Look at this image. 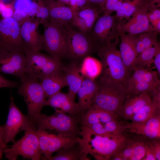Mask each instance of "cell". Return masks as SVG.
Returning <instances> with one entry per match:
<instances>
[{"instance_id": "4", "label": "cell", "mask_w": 160, "mask_h": 160, "mask_svg": "<svg viewBox=\"0 0 160 160\" xmlns=\"http://www.w3.org/2000/svg\"><path fill=\"white\" fill-rule=\"evenodd\" d=\"M117 45L108 44L103 46L97 51V55L102 67L99 79L114 81L124 85L129 75Z\"/></svg>"}, {"instance_id": "18", "label": "cell", "mask_w": 160, "mask_h": 160, "mask_svg": "<svg viewBox=\"0 0 160 160\" xmlns=\"http://www.w3.org/2000/svg\"><path fill=\"white\" fill-rule=\"evenodd\" d=\"M48 9L49 21L58 25L67 27L72 22L74 12L68 5L60 3L56 0H44Z\"/></svg>"}, {"instance_id": "3", "label": "cell", "mask_w": 160, "mask_h": 160, "mask_svg": "<svg viewBox=\"0 0 160 160\" xmlns=\"http://www.w3.org/2000/svg\"><path fill=\"white\" fill-rule=\"evenodd\" d=\"M98 88L92 106L118 115L127 97L124 86L111 80L99 79Z\"/></svg>"}, {"instance_id": "51", "label": "cell", "mask_w": 160, "mask_h": 160, "mask_svg": "<svg viewBox=\"0 0 160 160\" xmlns=\"http://www.w3.org/2000/svg\"><path fill=\"white\" fill-rule=\"evenodd\" d=\"M5 148L0 146V160L2 158V155L4 153Z\"/></svg>"}, {"instance_id": "16", "label": "cell", "mask_w": 160, "mask_h": 160, "mask_svg": "<svg viewBox=\"0 0 160 160\" xmlns=\"http://www.w3.org/2000/svg\"><path fill=\"white\" fill-rule=\"evenodd\" d=\"M40 24L37 19L32 18L20 25V32L25 45L30 49L39 51L43 50V37L39 27Z\"/></svg>"}, {"instance_id": "41", "label": "cell", "mask_w": 160, "mask_h": 160, "mask_svg": "<svg viewBox=\"0 0 160 160\" xmlns=\"http://www.w3.org/2000/svg\"><path fill=\"white\" fill-rule=\"evenodd\" d=\"M1 2V14L3 18L12 17L14 12L13 6L11 4H5Z\"/></svg>"}, {"instance_id": "31", "label": "cell", "mask_w": 160, "mask_h": 160, "mask_svg": "<svg viewBox=\"0 0 160 160\" xmlns=\"http://www.w3.org/2000/svg\"><path fill=\"white\" fill-rule=\"evenodd\" d=\"M159 114L160 104L151 100V102L143 107L130 120L132 122H144Z\"/></svg>"}, {"instance_id": "11", "label": "cell", "mask_w": 160, "mask_h": 160, "mask_svg": "<svg viewBox=\"0 0 160 160\" xmlns=\"http://www.w3.org/2000/svg\"><path fill=\"white\" fill-rule=\"evenodd\" d=\"M20 27L12 17L0 20V49L23 52L25 44L21 36Z\"/></svg>"}, {"instance_id": "30", "label": "cell", "mask_w": 160, "mask_h": 160, "mask_svg": "<svg viewBox=\"0 0 160 160\" xmlns=\"http://www.w3.org/2000/svg\"><path fill=\"white\" fill-rule=\"evenodd\" d=\"M102 69L100 61L91 55L85 57L79 64L80 72L84 79L95 80L100 75Z\"/></svg>"}, {"instance_id": "17", "label": "cell", "mask_w": 160, "mask_h": 160, "mask_svg": "<svg viewBox=\"0 0 160 160\" xmlns=\"http://www.w3.org/2000/svg\"><path fill=\"white\" fill-rule=\"evenodd\" d=\"M121 42L119 52L121 57L129 76L133 73L135 67L138 55L135 47L137 35L119 33Z\"/></svg>"}, {"instance_id": "23", "label": "cell", "mask_w": 160, "mask_h": 160, "mask_svg": "<svg viewBox=\"0 0 160 160\" xmlns=\"http://www.w3.org/2000/svg\"><path fill=\"white\" fill-rule=\"evenodd\" d=\"M151 101V98L148 92H143L135 97L126 99L118 115L125 120H130L143 107Z\"/></svg>"}, {"instance_id": "7", "label": "cell", "mask_w": 160, "mask_h": 160, "mask_svg": "<svg viewBox=\"0 0 160 160\" xmlns=\"http://www.w3.org/2000/svg\"><path fill=\"white\" fill-rule=\"evenodd\" d=\"M23 52L26 57L25 74L41 80L53 73L63 71L61 61L50 56L31 50L25 45Z\"/></svg>"}, {"instance_id": "15", "label": "cell", "mask_w": 160, "mask_h": 160, "mask_svg": "<svg viewBox=\"0 0 160 160\" xmlns=\"http://www.w3.org/2000/svg\"><path fill=\"white\" fill-rule=\"evenodd\" d=\"M26 57L23 52L0 49V72L21 78L24 74Z\"/></svg>"}, {"instance_id": "1", "label": "cell", "mask_w": 160, "mask_h": 160, "mask_svg": "<svg viewBox=\"0 0 160 160\" xmlns=\"http://www.w3.org/2000/svg\"><path fill=\"white\" fill-rule=\"evenodd\" d=\"M128 133L99 134L82 127L81 137H78V140L84 152L96 160H110L133 139Z\"/></svg>"}, {"instance_id": "19", "label": "cell", "mask_w": 160, "mask_h": 160, "mask_svg": "<svg viewBox=\"0 0 160 160\" xmlns=\"http://www.w3.org/2000/svg\"><path fill=\"white\" fill-rule=\"evenodd\" d=\"M96 6L88 4L74 14L73 24L79 31L90 33L99 17Z\"/></svg>"}, {"instance_id": "26", "label": "cell", "mask_w": 160, "mask_h": 160, "mask_svg": "<svg viewBox=\"0 0 160 160\" xmlns=\"http://www.w3.org/2000/svg\"><path fill=\"white\" fill-rule=\"evenodd\" d=\"M12 17L20 25L36 16L38 7L37 1L32 0H15Z\"/></svg>"}, {"instance_id": "13", "label": "cell", "mask_w": 160, "mask_h": 160, "mask_svg": "<svg viewBox=\"0 0 160 160\" xmlns=\"http://www.w3.org/2000/svg\"><path fill=\"white\" fill-rule=\"evenodd\" d=\"M115 21V16L103 13L98 18L89 33L102 46L117 44L119 34Z\"/></svg>"}, {"instance_id": "10", "label": "cell", "mask_w": 160, "mask_h": 160, "mask_svg": "<svg viewBox=\"0 0 160 160\" xmlns=\"http://www.w3.org/2000/svg\"><path fill=\"white\" fill-rule=\"evenodd\" d=\"M10 103L7 121L3 125L5 143L15 142L17 134L22 131L37 129L28 116L23 114L15 104L13 97H10Z\"/></svg>"}, {"instance_id": "46", "label": "cell", "mask_w": 160, "mask_h": 160, "mask_svg": "<svg viewBox=\"0 0 160 160\" xmlns=\"http://www.w3.org/2000/svg\"><path fill=\"white\" fill-rule=\"evenodd\" d=\"M4 135L3 126H0V146L5 148L7 146L4 142Z\"/></svg>"}, {"instance_id": "35", "label": "cell", "mask_w": 160, "mask_h": 160, "mask_svg": "<svg viewBox=\"0 0 160 160\" xmlns=\"http://www.w3.org/2000/svg\"><path fill=\"white\" fill-rule=\"evenodd\" d=\"M143 137L134 138L133 141V154L129 160H141L144 157L145 145L148 139Z\"/></svg>"}, {"instance_id": "38", "label": "cell", "mask_w": 160, "mask_h": 160, "mask_svg": "<svg viewBox=\"0 0 160 160\" xmlns=\"http://www.w3.org/2000/svg\"><path fill=\"white\" fill-rule=\"evenodd\" d=\"M147 143L152 151L156 160H160V139H148Z\"/></svg>"}, {"instance_id": "24", "label": "cell", "mask_w": 160, "mask_h": 160, "mask_svg": "<svg viewBox=\"0 0 160 160\" xmlns=\"http://www.w3.org/2000/svg\"><path fill=\"white\" fill-rule=\"evenodd\" d=\"M97 88V82L95 80L84 79L77 94L80 115L92 106Z\"/></svg>"}, {"instance_id": "20", "label": "cell", "mask_w": 160, "mask_h": 160, "mask_svg": "<svg viewBox=\"0 0 160 160\" xmlns=\"http://www.w3.org/2000/svg\"><path fill=\"white\" fill-rule=\"evenodd\" d=\"M127 132L148 139H160V114L143 123H127Z\"/></svg>"}, {"instance_id": "53", "label": "cell", "mask_w": 160, "mask_h": 160, "mask_svg": "<svg viewBox=\"0 0 160 160\" xmlns=\"http://www.w3.org/2000/svg\"><path fill=\"white\" fill-rule=\"evenodd\" d=\"M1 0H0V1H1Z\"/></svg>"}, {"instance_id": "44", "label": "cell", "mask_w": 160, "mask_h": 160, "mask_svg": "<svg viewBox=\"0 0 160 160\" xmlns=\"http://www.w3.org/2000/svg\"><path fill=\"white\" fill-rule=\"evenodd\" d=\"M18 85L17 82L8 80L0 74V88H13L17 87Z\"/></svg>"}, {"instance_id": "5", "label": "cell", "mask_w": 160, "mask_h": 160, "mask_svg": "<svg viewBox=\"0 0 160 160\" xmlns=\"http://www.w3.org/2000/svg\"><path fill=\"white\" fill-rule=\"evenodd\" d=\"M102 46L89 33L68 28L65 58L80 62L85 57L97 52Z\"/></svg>"}, {"instance_id": "40", "label": "cell", "mask_w": 160, "mask_h": 160, "mask_svg": "<svg viewBox=\"0 0 160 160\" xmlns=\"http://www.w3.org/2000/svg\"><path fill=\"white\" fill-rule=\"evenodd\" d=\"M118 153L122 157L123 160H129L133 154V141L134 138Z\"/></svg>"}, {"instance_id": "8", "label": "cell", "mask_w": 160, "mask_h": 160, "mask_svg": "<svg viewBox=\"0 0 160 160\" xmlns=\"http://www.w3.org/2000/svg\"><path fill=\"white\" fill-rule=\"evenodd\" d=\"M43 25V50L51 56L61 61L65 58L68 30L70 26L56 25L49 21Z\"/></svg>"}, {"instance_id": "47", "label": "cell", "mask_w": 160, "mask_h": 160, "mask_svg": "<svg viewBox=\"0 0 160 160\" xmlns=\"http://www.w3.org/2000/svg\"><path fill=\"white\" fill-rule=\"evenodd\" d=\"M106 0H87L88 3L95 6L102 7Z\"/></svg>"}, {"instance_id": "27", "label": "cell", "mask_w": 160, "mask_h": 160, "mask_svg": "<svg viewBox=\"0 0 160 160\" xmlns=\"http://www.w3.org/2000/svg\"><path fill=\"white\" fill-rule=\"evenodd\" d=\"M40 82L47 99L67 86L63 71L51 73L42 79Z\"/></svg>"}, {"instance_id": "28", "label": "cell", "mask_w": 160, "mask_h": 160, "mask_svg": "<svg viewBox=\"0 0 160 160\" xmlns=\"http://www.w3.org/2000/svg\"><path fill=\"white\" fill-rule=\"evenodd\" d=\"M78 140L73 143L57 151L48 160H89Z\"/></svg>"}, {"instance_id": "36", "label": "cell", "mask_w": 160, "mask_h": 160, "mask_svg": "<svg viewBox=\"0 0 160 160\" xmlns=\"http://www.w3.org/2000/svg\"><path fill=\"white\" fill-rule=\"evenodd\" d=\"M155 51V47L154 46L147 48L142 52L137 55L135 67H145L153 63Z\"/></svg>"}, {"instance_id": "34", "label": "cell", "mask_w": 160, "mask_h": 160, "mask_svg": "<svg viewBox=\"0 0 160 160\" xmlns=\"http://www.w3.org/2000/svg\"><path fill=\"white\" fill-rule=\"evenodd\" d=\"M147 0H131L124 3L116 12V19L121 21L124 19H128L137 8L147 2Z\"/></svg>"}, {"instance_id": "50", "label": "cell", "mask_w": 160, "mask_h": 160, "mask_svg": "<svg viewBox=\"0 0 160 160\" xmlns=\"http://www.w3.org/2000/svg\"><path fill=\"white\" fill-rule=\"evenodd\" d=\"M57 1L69 6L70 1L71 0H56Z\"/></svg>"}, {"instance_id": "33", "label": "cell", "mask_w": 160, "mask_h": 160, "mask_svg": "<svg viewBox=\"0 0 160 160\" xmlns=\"http://www.w3.org/2000/svg\"><path fill=\"white\" fill-rule=\"evenodd\" d=\"M158 33L151 31L137 36L135 47L138 55L145 49L154 46L157 42Z\"/></svg>"}, {"instance_id": "49", "label": "cell", "mask_w": 160, "mask_h": 160, "mask_svg": "<svg viewBox=\"0 0 160 160\" xmlns=\"http://www.w3.org/2000/svg\"><path fill=\"white\" fill-rule=\"evenodd\" d=\"M76 2L78 10L88 4L87 0H76Z\"/></svg>"}, {"instance_id": "42", "label": "cell", "mask_w": 160, "mask_h": 160, "mask_svg": "<svg viewBox=\"0 0 160 160\" xmlns=\"http://www.w3.org/2000/svg\"><path fill=\"white\" fill-rule=\"evenodd\" d=\"M155 51L153 57V63L159 76L160 75V45L158 42L155 45Z\"/></svg>"}, {"instance_id": "32", "label": "cell", "mask_w": 160, "mask_h": 160, "mask_svg": "<svg viewBox=\"0 0 160 160\" xmlns=\"http://www.w3.org/2000/svg\"><path fill=\"white\" fill-rule=\"evenodd\" d=\"M160 82H151L143 80L134 84L126 91V99L136 96L143 92H148L150 95L160 89Z\"/></svg>"}, {"instance_id": "6", "label": "cell", "mask_w": 160, "mask_h": 160, "mask_svg": "<svg viewBox=\"0 0 160 160\" xmlns=\"http://www.w3.org/2000/svg\"><path fill=\"white\" fill-rule=\"evenodd\" d=\"M20 79L21 84L18 92L23 97L27 107V116L34 124L45 106L47 99L44 92L38 79L25 74Z\"/></svg>"}, {"instance_id": "9", "label": "cell", "mask_w": 160, "mask_h": 160, "mask_svg": "<svg viewBox=\"0 0 160 160\" xmlns=\"http://www.w3.org/2000/svg\"><path fill=\"white\" fill-rule=\"evenodd\" d=\"M36 130L30 129L25 131L23 137L13 143L11 148H5L4 153L6 157L15 160L21 156L24 159L39 160L41 155Z\"/></svg>"}, {"instance_id": "48", "label": "cell", "mask_w": 160, "mask_h": 160, "mask_svg": "<svg viewBox=\"0 0 160 160\" xmlns=\"http://www.w3.org/2000/svg\"><path fill=\"white\" fill-rule=\"evenodd\" d=\"M151 23L153 31L159 33L160 32V20H157Z\"/></svg>"}, {"instance_id": "45", "label": "cell", "mask_w": 160, "mask_h": 160, "mask_svg": "<svg viewBox=\"0 0 160 160\" xmlns=\"http://www.w3.org/2000/svg\"><path fill=\"white\" fill-rule=\"evenodd\" d=\"M142 160H156L154 155L147 144V141L145 145V156Z\"/></svg>"}, {"instance_id": "14", "label": "cell", "mask_w": 160, "mask_h": 160, "mask_svg": "<svg viewBox=\"0 0 160 160\" xmlns=\"http://www.w3.org/2000/svg\"><path fill=\"white\" fill-rule=\"evenodd\" d=\"M148 11V2L139 7L126 23L119 22L117 28L119 33L137 35L153 31L147 17Z\"/></svg>"}, {"instance_id": "25", "label": "cell", "mask_w": 160, "mask_h": 160, "mask_svg": "<svg viewBox=\"0 0 160 160\" xmlns=\"http://www.w3.org/2000/svg\"><path fill=\"white\" fill-rule=\"evenodd\" d=\"M80 120L81 127H85L116 120L117 115L112 112L91 106L80 115Z\"/></svg>"}, {"instance_id": "22", "label": "cell", "mask_w": 160, "mask_h": 160, "mask_svg": "<svg viewBox=\"0 0 160 160\" xmlns=\"http://www.w3.org/2000/svg\"><path fill=\"white\" fill-rule=\"evenodd\" d=\"M80 63L70 62L66 65H63V71L67 86L68 87V93L74 100L84 79L80 71Z\"/></svg>"}, {"instance_id": "43", "label": "cell", "mask_w": 160, "mask_h": 160, "mask_svg": "<svg viewBox=\"0 0 160 160\" xmlns=\"http://www.w3.org/2000/svg\"><path fill=\"white\" fill-rule=\"evenodd\" d=\"M148 20L151 23L160 20V10L158 7L149 10L147 13Z\"/></svg>"}, {"instance_id": "37", "label": "cell", "mask_w": 160, "mask_h": 160, "mask_svg": "<svg viewBox=\"0 0 160 160\" xmlns=\"http://www.w3.org/2000/svg\"><path fill=\"white\" fill-rule=\"evenodd\" d=\"M38 7L36 15L40 24L43 25L49 21L48 9L44 0H37Z\"/></svg>"}, {"instance_id": "2", "label": "cell", "mask_w": 160, "mask_h": 160, "mask_svg": "<svg viewBox=\"0 0 160 160\" xmlns=\"http://www.w3.org/2000/svg\"><path fill=\"white\" fill-rule=\"evenodd\" d=\"M34 124L37 129L48 130L60 135L77 137L81 135L80 116L66 114L58 109L50 116L41 114Z\"/></svg>"}, {"instance_id": "12", "label": "cell", "mask_w": 160, "mask_h": 160, "mask_svg": "<svg viewBox=\"0 0 160 160\" xmlns=\"http://www.w3.org/2000/svg\"><path fill=\"white\" fill-rule=\"evenodd\" d=\"M42 160H48L52 154L78 141V138L63 136L45 130L36 129Z\"/></svg>"}, {"instance_id": "29", "label": "cell", "mask_w": 160, "mask_h": 160, "mask_svg": "<svg viewBox=\"0 0 160 160\" xmlns=\"http://www.w3.org/2000/svg\"><path fill=\"white\" fill-rule=\"evenodd\" d=\"M85 127L97 134H118L127 132L128 126L127 123L119 121L116 120Z\"/></svg>"}, {"instance_id": "39", "label": "cell", "mask_w": 160, "mask_h": 160, "mask_svg": "<svg viewBox=\"0 0 160 160\" xmlns=\"http://www.w3.org/2000/svg\"><path fill=\"white\" fill-rule=\"evenodd\" d=\"M119 0H106L103 6L100 7V12L111 15L114 8Z\"/></svg>"}, {"instance_id": "21", "label": "cell", "mask_w": 160, "mask_h": 160, "mask_svg": "<svg viewBox=\"0 0 160 160\" xmlns=\"http://www.w3.org/2000/svg\"><path fill=\"white\" fill-rule=\"evenodd\" d=\"M45 105H48L60 110L73 116H80L79 105L68 93L60 91L47 99Z\"/></svg>"}, {"instance_id": "52", "label": "cell", "mask_w": 160, "mask_h": 160, "mask_svg": "<svg viewBox=\"0 0 160 160\" xmlns=\"http://www.w3.org/2000/svg\"><path fill=\"white\" fill-rule=\"evenodd\" d=\"M1 2L0 1V14H1Z\"/></svg>"}]
</instances>
